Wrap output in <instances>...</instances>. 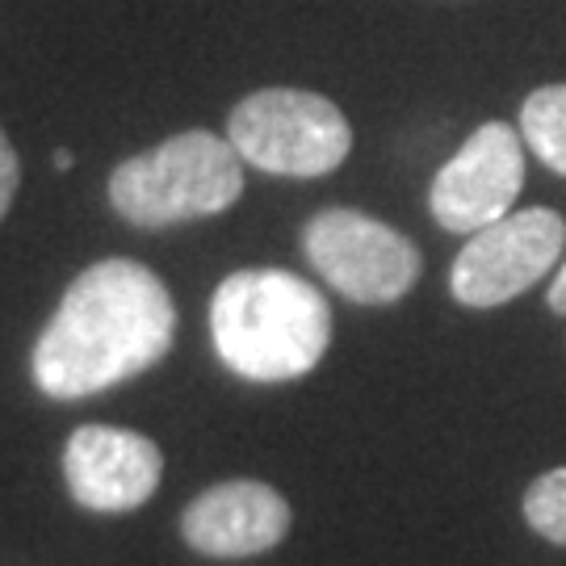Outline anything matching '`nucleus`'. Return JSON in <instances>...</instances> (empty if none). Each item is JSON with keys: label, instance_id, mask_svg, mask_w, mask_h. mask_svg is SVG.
<instances>
[{"label": "nucleus", "instance_id": "obj_4", "mask_svg": "<svg viewBox=\"0 0 566 566\" xmlns=\"http://www.w3.org/2000/svg\"><path fill=\"white\" fill-rule=\"evenodd\" d=\"M227 139L243 164L273 177H327L353 151L340 105L311 88H256L227 114Z\"/></svg>", "mask_w": 566, "mask_h": 566}, {"label": "nucleus", "instance_id": "obj_9", "mask_svg": "<svg viewBox=\"0 0 566 566\" xmlns=\"http://www.w3.org/2000/svg\"><path fill=\"white\" fill-rule=\"evenodd\" d=\"M294 512L277 486L256 479L206 486L181 516V537L206 558H256L282 546Z\"/></svg>", "mask_w": 566, "mask_h": 566}, {"label": "nucleus", "instance_id": "obj_14", "mask_svg": "<svg viewBox=\"0 0 566 566\" xmlns=\"http://www.w3.org/2000/svg\"><path fill=\"white\" fill-rule=\"evenodd\" d=\"M55 168H60V172H67V168H72V151H67V147H63V151H55Z\"/></svg>", "mask_w": 566, "mask_h": 566}, {"label": "nucleus", "instance_id": "obj_2", "mask_svg": "<svg viewBox=\"0 0 566 566\" xmlns=\"http://www.w3.org/2000/svg\"><path fill=\"white\" fill-rule=\"evenodd\" d=\"M210 336L219 361L248 382H294L324 361L332 306L298 273L240 269L210 298Z\"/></svg>", "mask_w": 566, "mask_h": 566}, {"label": "nucleus", "instance_id": "obj_10", "mask_svg": "<svg viewBox=\"0 0 566 566\" xmlns=\"http://www.w3.org/2000/svg\"><path fill=\"white\" fill-rule=\"evenodd\" d=\"M521 139L546 164L566 177V84H542L521 105Z\"/></svg>", "mask_w": 566, "mask_h": 566}, {"label": "nucleus", "instance_id": "obj_5", "mask_svg": "<svg viewBox=\"0 0 566 566\" xmlns=\"http://www.w3.org/2000/svg\"><path fill=\"white\" fill-rule=\"evenodd\" d=\"M303 252L336 294L361 306H386L420 282V248L390 223L361 210H319L303 227Z\"/></svg>", "mask_w": 566, "mask_h": 566}, {"label": "nucleus", "instance_id": "obj_1", "mask_svg": "<svg viewBox=\"0 0 566 566\" xmlns=\"http://www.w3.org/2000/svg\"><path fill=\"white\" fill-rule=\"evenodd\" d=\"M177 336L168 285L139 261H97L63 290L30 374L51 399H88L160 365Z\"/></svg>", "mask_w": 566, "mask_h": 566}, {"label": "nucleus", "instance_id": "obj_7", "mask_svg": "<svg viewBox=\"0 0 566 566\" xmlns=\"http://www.w3.org/2000/svg\"><path fill=\"white\" fill-rule=\"evenodd\" d=\"M525 185V139L507 122H483L432 177V219L453 235H474L512 214Z\"/></svg>", "mask_w": 566, "mask_h": 566}, {"label": "nucleus", "instance_id": "obj_12", "mask_svg": "<svg viewBox=\"0 0 566 566\" xmlns=\"http://www.w3.org/2000/svg\"><path fill=\"white\" fill-rule=\"evenodd\" d=\"M18 185H21L18 151H13V143H9L4 126H0V219L9 214V206H13V198H18Z\"/></svg>", "mask_w": 566, "mask_h": 566}, {"label": "nucleus", "instance_id": "obj_8", "mask_svg": "<svg viewBox=\"0 0 566 566\" xmlns=\"http://www.w3.org/2000/svg\"><path fill=\"white\" fill-rule=\"evenodd\" d=\"M164 453L151 437L114 424H84L63 446V479L88 512H130L160 486Z\"/></svg>", "mask_w": 566, "mask_h": 566}, {"label": "nucleus", "instance_id": "obj_6", "mask_svg": "<svg viewBox=\"0 0 566 566\" xmlns=\"http://www.w3.org/2000/svg\"><path fill=\"white\" fill-rule=\"evenodd\" d=\"M566 219L546 206L516 210L500 223L474 231L449 273V294L462 306H504L537 285L563 261Z\"/></svg>", "mask_w": 566, "mask_h": 566}, {"label": "nucleus", "instance_id": "obj_3", "mask_svg": "<svg viewBox=\"0 0 566 566\" xmlns=\"http://www.w3.org/2000/svg\"><path fill=\"white\" fill-rule=\"evenodd\" d=\"M240 151L210 130H181L122 160L109 177V206L143 231L223 214L240 202Z\"/></svg>", "mask_w": 566, "mask_h": 566}, {"label": "nucleus", "instance_id": "obj_13", "mask_svg": "<svg viewBox=\"0 0 566 566\" xmlns=\"http://www.w3.org/2000/svg\"><path fill=\"white\" fill-rule=\"evenodd\" d=\"M546 303H549V311H558V315H566V261H563V269H558V277H554V285H549Z\"/></svg>", "mask_w": 566, "mask_h": 566}, {"label": "nucleus", "instance_id": "obj_11", "mask_svg": "<svg viewBox=\"0 0 566 566\" xmlns=\"http://www.w3.org/2000/svg\"><path fill=\"white\" fill-rule=\"evenodd\" d=\"M525 521L533 533L566 549V465L537 474L525 491Z\"/></svg>", "mask_w": 566, "mask_h": 566}]
</instances>
